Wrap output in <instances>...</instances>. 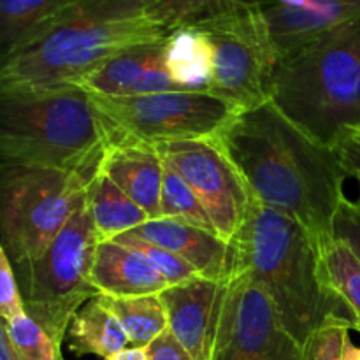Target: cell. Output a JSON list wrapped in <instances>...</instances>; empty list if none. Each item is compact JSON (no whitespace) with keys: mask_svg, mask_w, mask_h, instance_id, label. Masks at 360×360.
I'll list each match as a JSON object with an SVG mask.
<instances>
[{"mask_svg":"<svg viewBox=\"0 0 360 360\" xmlns=\"http://www.w3.org/2000/svg\"><path fill=\"white\" fill-rule=\"evenodd\" d=\"M214 143L257 200L301 224L319 248L334 239L347 179L334 150L306 136L271 101L239 112Z\"/></svg>","mask_w":360,"mask_h":360,"instance_id":"cell-1","label":"cell"},{"mask_svg":"<svg viewBox=\"0 0 360 360\" xmlns=\"http://www.w3.org/2000/svg\"><path fill=\"white\" fill-rule=\"evenodd\" d=\"M165 35L143 0H79L2 55L0 91L81 86L120 51Z\"/></svg>","mask_w":360,"mask_h":360,"instance_id":"cell-2","label":"cell"},{"mask_svg":"<svg viewBox=\"0 0 360 360\" xmlns=\"http://www.w3.org/2000/svg\"><path fill=\"white\" fill-rule=\"evenodd\" d=\"M231 248V274L248 273L264 288L281 326L301 347L330 320L355 329L352 313L323 283L319 246L301 224L252 195Z\"/></svg>","mask_w":360,"mask_h":360,"instance_id":"cell-3","label":"cell"},{"mask_svg":"<svg viewBox=\"0 0 360 360\" xmlns=\"http://www.w3.org/2000/svg\"><path fill=\"white\" fill-rule=\"evenodd\" d=\"M269 101L306 136L334 148L360 132V20L278 60Z\"/></svg>","mask_w":360,"mask_h":360,"instance_id":"cell-4","label":"cell"},{"mask_svg":"<svg viewBox=\"0 0 360 360\" xmlns=\"http://www.w3.org/2000/svg\"><path fill=\"white\" fill-rule=\"evenodd\" d=\"M109 143L104 118L83 86L0 91L4 162L98 174Z\"/></svg>","mask_w":360,"mask_h":360,"instance_id":"cell-5","label":"cell"},{"mask_svg":"<svg viewBox=\"0 0 360 360\" xmlns=\"http://www.w3.org/2000/svg\"><path fill=\"white\" fill-rule=\"evenodd\" d=\"M98 243L88 190L48 248L35 259L13 266L27 313L60 347L74 315L101 295L91 281Z\"/></svg>","mask_w":360,"mask_h":360,"instance_id":"cell-6","label":"cell"},{"mask_svg":"<svg viewBox=\"0 0 360 360\" xmlns=\"http://www.w3.org/2000/svg\"><path fill=\"white\" fill-rule=\"evenodd\" d=\"M97 174L2 160L0 229L13 266L41 255L60 234Z\"/></svg>","mask_w":360,"mask_h":360,"instance_id":"cell-7","label":"cell"},{"mask_svg":"<svg viewBox=\"0 0 360 360\" xmlns=\"http://www.w3.org/2000/svg\"><path fill=\"white\" fill-rule=\"evenodd\" d=\"M91 101L104 118L111 143L141 141L157 146L176 141H217L239 115L232 104L202 91H162L139 97L91 95Z\"/></svg>","mask_w":360,"mask_h":360,"instance_id":"cell-8","label":"cell"},{"mask_svg":"<svg viewBox=\"0 0 360 360\" xmlns=\"http://www.w3.org/2000/svg\"><path fill=\"white\" fill-rule=\"evenodd\" d=\"M214 53L210 94L239 112L269 102L276 49L260 6H239L193 23Z\"/></svg>","mask_w":360,"mask_h":360,"instance_id":"cell-9","label":"cell"},{"mask_svg":"<svg viewBox=\"0 0 360 360\" xmlns=\"http://www.w3.org/2000/svg\"><path fill=\"white\" fill-rule=\"evenodd\" d=\"M302 347L285 330L269 295L248 273L227 280L211 360H301Z\"/></svg>","mask_w":360,"mask_h":360,"instance_id":"cell-10","label":"cell"},{"mask_svg":"<svg viewBox=\"0 0 360 360\" xmlns=\"http://www.w3.org/2000/svg\"><path fill=\"white\" fill-rule=\"evenodd\" d=\"M157 150L195 192L217 234L231 243L241 229L252 200V193L231 158L214 141H176L157 144Z\"/></svg>","mask_w":360,"mask_h":360,"instance_id":"cell-11","label":"cell"},{"mask_svg":"<svg viewBox=\"0 0 360 360\" xmlns=\"http://www.w3.org/2000/svg\"><path fill=\"white\" fill-rule=\"evenodd\" d=\"M227 281L195 278L171 285L160 294L172 336L188 350L193 360H211Z\"/></svg>","mask_w":360,"mask_h":360,"instance_id":"cell-12","label":"cell"},{"mask_svg":"<svg viewBox=\"0 0 360 360\" xmlns=\"http://www.w3.org/2000/svg\"><path fill=\"white\" fill-rule=\"evenodd\" d=\"M260 7L278 60L326 32L360 20V0H267Z\"/></svg>","mask_w":360,"mask_h":360,"instance_id":"cell-13","label":"cell"},{"mask_svg":"<svg viewBox=\"0 0 360 360\" xmlns=\"http://www.w3.org/2000/svg\"><path fill=\"white\" fill-rule=\"evenodd\" d=\"M165 37L123 49L90 74L81 86L98 97H139L181 91L165 67Z\"/></svg>","mask_w":360,"mask_h":360,"instance_id":"cell-14","label":"cell"},{"mask_svg":"<svg viewBox=\"0 0 360 360\" xmlns=\"http://www.w3.org/2000/svg\"><path fill=\"white\" fill-rule=\"evenodd\" d=\"M98 172L108 176L150 220L162 218L160 197L164 183V158L157 146L141 141H116L102 157Z\"/></svg>","mask_w":360,"mask_h":360,"instance_id":"cell-15","label":"cell"},{"mask_svg":"<svg viewBox=\"0 0 360 360\" xmlns=\"http://www.w3.org/2000/svg\"><path fill=\"white\" fill-rule=\"evenodd\" d=\"M132 234L181 257L200 278L221 283L231 278V243H225L217 232L204 231L171 218H158L137 227Z\"/></svg>","mask_w":360,"mask_h":360,"instance_id":"cell-16","label":"cell"},{"mask_svg":"<svg viewBox=\"0 0 360 360\" xmlns=\"http://www.w3.org/2000/svg\"><path fill=\"white\" fill-rule=\"evenodd\" d=\"M91 281L108 297L153 295L171 287L146 257L116 241L98 243Z\"/></svg>","mask_w":360,"mask_h":360,"instance_id":"cell-17","label":"cell"},{"mask_svg":"<svg viewBox=\"0 0 360 360\" xmlns=\"http://www.w3.org/2000/svg\"><path fill=\"white\" fill-rule=\"evenodd\" d=\"M165 67L181 91L210 94L214 53L211 41L193 25L179 27L165 37Z\"/></svg>","mask_w":360,"mask_h":360,"instance_id":"cell-18","label":"cell"},{"mask_svg":"<svg viewBox=\"0 0 360 360\" xmlns=\"http://www.w3.org/2000/svg\"><path fill=\"white\" fill-rule=\"evenodd\" d=\"M69 350L77 357L97 355L108 359L130 347L129 338L104 297L90 299L70 322Z\"/></svg>","mask_w":360,"mask_h":360,"instance_id":"cell-19","label":"cell"},{"mask_svg":"<svg viewBox=\"0 0 360 360\" xmlns=\"http://www.w3.org/2000/svg\"><path fill=\"white\" fill-rule=\"evenodd\" d=\"M90 206L101 241H112L150 221L146 211L102 172H98L90 188Z\"/></svg>","mask_w":360,"mask_h":360,"instance_id":"cell-20","label":"cell"},{"mask_svg":"<svg viewBox=\"0 0 360 360\" xmlns=\"http://www.w3.org/2000/svg\"><path fill=\"white\" fill-rule=\"evenodd\" d=\"M323 283L338 295L352 313L355 330L360 333V260L341 239H330L319 248Z\"/></svg>","mask_w":360,"mask_h":360,"instance_id":"cell-21","label":"cell"},{"mask_svg":"<svg viewBox=\"0 0 360 360\" xmlns=\"http://www.w3.org/2000/svg\"><path fill=\"white\" fill-rule=\"evenodd\" d=\"M102 297L122 323L130 347L146 348L151 341L169 329L167 313L160 294L139 297Z\"/></svg>","mask_w":360,"mask_h":360,"instance_id":"cell-22","label":"cell"},{"mask_svg":"<svg viewBox=\"0 0 360 360\" xmlns=\"http://www.w3.org/2000/svg\"><path fill=\"white\" fill-rule=\"evenodd\" d=\"M79 0H0V44L6 55L18 41Z\"/></svg>","mask_w":360,"mask_h":360,"instance_id":"cell-23","label":"cell"},{"mask_svg":"<svg viewBox=\"0 0 360 360\" xmlns=\"http://www.w3.org/2000/svg\"><path fill=\"white\" fill-rule=\"evenodd\" d=\"M267 0H143L148 18L164 32L199 23L239 6H264Z\"/></svg>","mask_w":360,"mask_h":360,"instance_id":"cell-24","label":"cell"},{"mask_svg":"<svg viewBox=\"0 0 360 360\" xmlns=\"http://www.w3.org/2000/svg\"><path fill=\"white\" fill-rule=\"evenodd\" d=\"M162 218H171L181 224L193 225L204 231L217 232L210 214L206 213L195 192L188 183L179 176V172L171 164L164 160V183H162L160 197Z\"/></svg>","mask_w":360,"mask_h":360,"instance_id":"cell-25","label":"cell"},{"mask_svg":"<svg viewBox=\"0 0 360 360\" xmlns=\"http://www.w3.org/2000/svg\"><path fill=\"white\" fill-rule=\"evenodd\" d=\"M0 330L16 360H63L60 345L28 313L4 322Z\"/></svg>","mask_w":360,"mask_h":360,"instance_id":"cell-26","label":"cell"},{"mask_svg":"<svg viewBox=\"0 0 360 360\" xmlns=\"http://www.w3.org/2000/svg\"><path fill=\"white\" fill-rule=\"evenodd\" d=\"M112 241L120 243L123 246H129V248L136 250L141 255L146 257L151 264H153L155 269L164 276V280L169 285H181L188 283V281L199 278L197 271L190 266L188 262L178 257L176 253L169 252V250L162 248V246L153 245V243L146 241V239L139 238V236L132 234V232H127V234L118 236Z\"/></svg>","mask_w":360,"mask_h":360,"instance_id":"cell-27","label":"cell"},{"mask_svg":"<svg viewBox=\"0 0 360 360\" xmlns=\"http://www.w3.org/2000/svg\"><path fill=\"white\" fill-rule=\"evenodd\" d=\"M352 327L345 320H330L309 336L302 347L301 360H343L345 348L350 341Z\"/></svg>","mask_w":360,"mask_h":360,"instance_id":"cell-28","label":"cell"},{"mask_svg":"<svg viewBox=\"0 0 360 360\" xmlns=\"http://www.w3.org/2000/svg\"><path fill=\"white\" fill-rule=\"evenodd\" d=\"M0 313L4 322H9L27 313L13 262L2 246H0Z\"/></svg>","mask_w":360,"mask_h":360,"instance_id":"cell-29","label":"cell"},{"mask_svg":"<svg viewBox=\"0 0 360 360\" xmlns=\"http://www.w3.org/2000/svg\"><path fill=\"white\" fill-rule=\"evenodd\" d=\"M334 238L347 243L360 260V202L345 197L334 220Z\"/></svg>","mask_w":360,"mask_h":360,"instance_id":"cell-30","label":"cell"},{"mask_svg":"<svg viewBox=\"0 0 360 360\" xmlns=\"http://www.w3.org/2000/svg\"><path fill=\"white\" fill-rule=\"evenodd\" d=\"M148 359L150 360H193L185 347L172 336L171 330H165L164 334L151 341L146 347Z\"/></svg>","mask_w":360,"mask_h":360,"instance_id":"cell-31","label":"cell"},{"mask_svg":"<svg viewBox=\"0 0 360 360\" xmlns=\"http://www.w3.org/2000/svg\"><path fill=\"white\" fill-rule=\"evenodd\" d=\"M338 162L341 165V171L345 172L347 178H352L357 181L360 192V134L348 137L341 144L334 148ZM360 202V199H359Z\"/></svg>","mask_w":360,"mask_h":360,"instance_id":"cell-32","label":"cell"},{"mask_svg":"<svg viewBox=\"0 0 360 360\" xmlns=\"http://www.w3.org/2000/svg\"><path fill=\"white\" fill-rule=\"evenodd\" d=\"M104 360H150V359H148L146 348L129 347V348H125V350L118 352V354L111 355V357H108Z\"/></svg>","mask_w":360,"mask_h":360,"instance_id":"cell-33","label":"cell"},{"mask_svg":"<svg viewBox=\"0 0 360 360\" xmlns=\"http://www.w3.org/2000/svg\"><path fill=\"white\" fill-rule=\"evenodd\" d=\"M0 360H16L14 359L13 350H11L9 343H7L6 334L0 330Z\"/></svg>","mask_w":360,"mask_h":360,"instance_id":"cell-34","label":"cell"},{"mask_svg":"<svg viewBox=\"0 0 360 360\" xmlns=\"http://www.w3.org/2000/svg\"><path fill=\"white\" fill-rule=\"evenodd\" d=\"M343 360H360V347H355L352 341H348L347 348H345Z\"/></svg>","mask_w":360,"mask_h":360,"instance_id":"cell-35","label":"cell"},{"mask_svg":"<svg viewBox=\"0 0 360 360\" xmlns=\"http://www.w3.org/2000/svg\"><path fill=\"white\" fill-rule=\"evenodd\" d=\"M359 134H360V132H359Z\"/></svg>","mask_w":360,"mask_h":360,"instance_id":"cell-36","label":"cell"}]
</instances>
